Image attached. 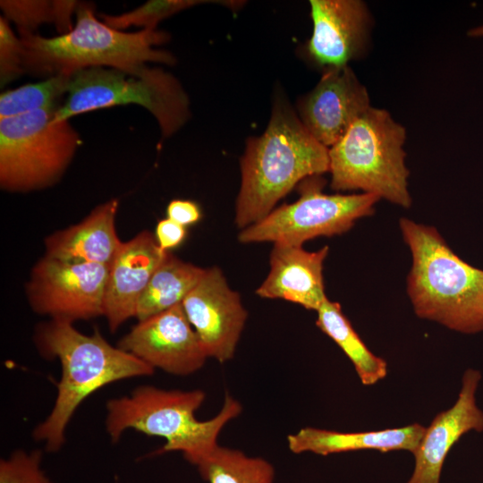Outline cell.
<instances>
[{
  "label": "cell",
  "mask_w": 483,
  "mask_h": 483,
  "mask_svg": "<svg viewBox=\"0 0 483 483\" xmlns=\"http://www.w3.org/2000/svg\"><path fill=\"white\" fill-rule=\"evenodd\" d=\"M326 172L328 148L309 132L286 98L276 96L267 129L248 139L241 158L237 227L262 220L298 183Z\"/></svg>",
  "instance_id": "cell-1"
},
{
  "label": "cell",
  "mask_w": 483,
  "mask_h": 483,
  "mask_svg": "<svg viewBox=\"0 0 483 483\" xmlns=\"http://www.w3.org/2000/svg\"><path fill=\"white\" fill-rule=\"evenodd\" d=\"M35 340L44 357L57 359L61 365L53 408L32 434L50 453L62 448L66 428L88 396L111 383L155 372L133 354L111 345L97 329L85 335L67 320L51 318L40 325Z\"/></svg>",
  "instance_id": "cell-2"
},
{
  "label": "cell",
  "mask_w": 483,
  "mask_h": 483,
  "mask_svg": "<svg viewBox=\"0 0 483 483\" xmlns=\"http://www.w3.org/2000/svg\"><path fill=\"white\" fill-rule=\"evenodd\" d=\"M412 266L407 292L416 315L464 334L483 330V270L461 259L432 226L400 220Z\"/></svg>",
  "instance_id": "cell-3"
},
{
  "label": "cell",
  "mask_w": 483,
  "mask_h": 483,
  "mask_svg": "<svg viewBox=\"0 0 483 483\" xmlns=\"http://www.w3.org/2000/svg\"><path fill=\"white\" fill-rule=\"evenodd\" d=\"M205 399L206 393L199 389L165 390L141 386L128 395L107 401L106 429L112 443L119 441L128 429L163 437L165 444L153 454L180 452L195 465L218 445L217 437L224 427L242 411V404L226 394L215 417L199 420L195 412Z\"/></svg>",
  "instance_id": "cell-4"
},
{
  "label": "cell",
  "mask_w": 483,
  "mask_h": 483,
  "mask_svg": "<svg viewBox=\"0 0 483 483\" xmlns=\"http://www.w3.org/2000/svg\"><path fill=\"white\" fill-rule=\"evenodd\" d=\"M95 8L80 4L76 21L67 33L52 38L30 34L21 37L24 48L25 72L51 77L95 66L133 72L146 63L175 64L174 56L155 48L169 40L157 30L123 32L99 21Z\"/></svg>",
  "instance_id": "cell-5"
},
{
  "label": "cell",
  "mask_w": 483,
  "mask_h": 483,
  "mask_svg": "<svg viewBox=\"0 0 483 483\" xmlns=\"http://www.w3.org/2000/svg\"><path fill=\"white\" fill-rule=\"evenodd\" d=\"M405 128L386 109L369 107L330 148L333 190L362 191L409 208Z\"/></svg>",
  "instance_id": "cell-6"
},
{
  "label": "cell",
  "mask_w": 483,
  "mask_h": 483,
  "mask_svg": "<svg viewBox=\"0 0 483 483\" xmlns=\"http://www.w3.org/2000/svg\"><path fill=\"white\" fill-rule=\"evenodd\" d=\"M131 104L152 114L163 138L177 132L190 118V100L180 81L161 68L144 65L133 72L103 66L75 72L55 120Z\"/></svg>",
  "instance_id": "cell-7"
},
{
  "label": "cell",
  "mask_w": 483,
  "mask_h": 483,
  "mask_svg": "<svg viewBox=\"0 0 483 483\" xmlns=\"http://www.w3.org/2000/svg\"><path fill=\"white\" fill-rule=\"evenodd\" d=\"M59 106L0 120V186L12 192L55 184L81 140L69 120H55Z\"/></svg>",
  "instance_id": "cell-8"
},
{
  "label": "cell",
  "mask_w": 483,
  "mask_h": 483,
  "mask_svg": "<svg viewBox=\"0 0 483 483\" xmlns=\"http://www.w3.org/2000/svg\"><path fill=\"white\" fill-rule=\"evenodd\" d=\"M300 183L296 201L275 208L262 220L242 229L239 242L302 246L316 237L342 234L358 219L370 216L380 199L363 192L326 194V182L321 175L308 177Z\"/></svg>",
  "instance_id": "cell-9"
},
{
  "label": "cell",
  "mask_w": 483,
  "mask_h": 483,
  "mask_svg": "<svg viewBox=\"0 0 483 483\" xmlns=\"http://www.w3.org/2000/svg\"><path fill=\"white\" fill-rule=\"evenodd\" d=\"M109 267L44 256L26 284L30 305L38 314L72 323L103 316Z\"/></svg>",
  "instance_id": "cell-10"
},
{
  "label": "cell",
  "mask_w": 483,
  "mask_h": 483,
  "mask_svg": "<svg viewBox=\"0 0 483 483\" xmlns=\"http://www.w3.org/2000/svg\"><path fill=\"white\" fill-rule=\"evenodd\" d=\"M182 307L208 358L221 363L233 359L248 312L222 270L206 268Z\"/></svg>",
  "instance_id": "cell-11"
},
{
  "label": "cell",
  "mask_w": 483,
  "mask_h": 483,
  "mask_svg": "<svg viewBox=\"0 0 483 483\" xmlns=\"http://www.w3.org/2000/svg\"><path fill=\"white\" fill-rule=\"evenodd\" d=\"M117 346L154 369L176 376L195 373L208 359L182 304L139 321Z\"/></svg>",
  "instance_id": "cell-12"
},
{
  "label": "cell",
  "mask_w": 483,
  "mask_h": 483,
  "mask_svg": "<svg viewBox=\"0 0 483 483\" xmlns=\"http://www.w3.org/2000/svg\"><path fill=\"white\" fill-rule=\"evenodd\" d=\"M312 35L306 55L324 70L348 66L367 53L373 17L360 0H310Z\"/></svg>",
  "instance_id": "cell-13"
},
{
  "label": "cell",
  "mask_w": 483,
  "mask_h": 483,
  "mask_svg": "<svg viewBox=\"0 0 483 483\" xmlns=\"http://www.w3.org/2000/svg\"><path fill=\"white\" fill-rule=\"evenodd\" d=\"M371 106L366 87L348 65L324 70L314 89L300 99L297 114L328 148Z\"/></svg>",
  "instance_id": "cell-14"
},
{
  "label": "cell",
  "mask_w": 483,
  "mask_h": 483,
  "mask_svg": "<svg viewBox=\"0 0 483 483\" xmlns=\"http://www.w3.org/2000/svg\"><path fill=\"white\" fill-rule=\"evenodd\" d=\"M169 252L159 248L148 230L123 242L109 267L104 299L103 316L111 332L136 317L141 294Z\"/></svg>",
  "instance_id": "cell-15"
},
{
  "label": "cell",
  "mask_w": 483,
  "mask_h": 483,
  "mask_svg": "<svg viewBox=\"0 0 483 483\" xmlns=\"http://www.w3.org/2000/svg\"><path fill=\"white\" fill-rule=\"evenodd\" d=\"M480 372L467 369L455 403L438 413L419 441L414 455V470L406 483H439L445 460L467 432L483 430V411L476 403Z\"/></svg>",
  "instance_id": "cell-16"
},
{
  "label": "cell",
  "mask_w": 483,
  "mask_h": 483,
  "mask_svg": "<svg viewBox=\"0 0 483 483\" xmlns=\"http://www.w3.org/2000/svg\"><path fill=\"white\" fill-rule=\"evenodd\" d=\"M328 251V246L307 251L302 246L275 243L268 275L257 288L256 294L265 299L284 300L317 311L327 298L323 264Z\"/></svg>",
  "instance_id": "cell-17"
},
{
  "label": "cell",
  "mask_w": 483,
  "mask_h": 483,
  "mask_svg": "<svg viewBox=\"0 0 483 483\" xmlns=\"http://www.w3.org/2000/svg\"><path fill=\"white\" fill-rule=\"evenodd\" d=\"M119 200L97 206L80 223L57 231L45 240V257L72 263L109 265L123 242L115 230Z\"/></svg>",
  "instance_id": "cell-18"
},
{
  "label": "cell",
  "mask_w": 483,
  "mask_h": 483,
  "mask_svg": "<svg viewBox=\"0 0 483 483\" xmlns=\"http://www.w3.org/2000/svg\"><path fill=\"white\" fill-rule=\"evenodd\" d=\"M426 428L419 423L402 428L365 432H338L306 427L287 436L289 450L293 453H313L329 455L338 453L376 450L390 452L407 450L413 453Z\"/></svg>",
  "instance_id": "cell-19"
},
{
  "label": "cell",
  "mask_w": 483,
  "mask_h": 483,
  "mask_svg": "<svg viewBox=\"0 0 483 483\" xmlns=\"http://www.w3.org/2000/svg\"><path fill=\"white\" fill-rule=\"evenodd\" d=\"M206 268L185 262L169 252L153 274L137 306L139 321L182 304Z\"/></svg>",
  "instance_id": "cell-20"
},
{
  "label": "cell",
  "mask_w": 483,
  "mask_h": 483,
  "mask_svg": "<svg viewBox=\"0 0 483 483\" xmlns=\"http://www.w3.org/2000/svg\"><path fill=\"white\" fill-rule=\"evenodd\" d=\"M317 313L318 327L343 351L364 386H372L386 377V361L369 350L338 302L326 298Z\"/></svg>",
  "instance_id": "cell-21"
},
{
  "label": "cell",
  "mask_w": 483,
  "mask_h": 483,
  "mask_svg": "<svg viewBox=\"0 0 483 483\" xmlns=\"http://www.w3.org/2000/svg\"><path fill=\"white\" fill-rule=\"evenodd\" d=\"M208 483H273L275 469L264 458L216 445L194 465Z\"/></svg>",
  "instance_id": "cell-22"
},
{
  "label": "cell",
  "mask_w": 483,
  "mask_h": 483,
  "mask_svg": "<svg viewBox=\"0 0 483 483\" xmlns=\"http://www.w3.org/2000/svg\"><path fill=\"white\" fill-rule=\"evenodd\" d=\"M80 4L71 0H2L0 7L4 18L15 23L20 36L33 31L46 22L54 23L61 34L72 30V16Z\"/></svg>",
  "instance_id": "cell-23"
},
{
  "label": "cell",
  "mask_w": 483,
  "mask_h": 483,
  "mask_svg": "<svg viewBox=\"0 0 483 483\" xmlns=\"http://www.w3.org/2000/svg\"><path fill=\"white\" fill-rule=\"evenodd\" d=\"M72 75L60 73L37 83L25 84L2 92L0 120L40 109L60 106L56 104L61 97L67 94Z\"/></svg>",
  "instance_id": "cell-24"
},
{
  "label": "cell",
  "mask_w": 483,
  "mask_h": 483,
  "mask_svg": "<svg viewBox=\"0 0 483 483\" xmlns=\"http://www.w3.org/2000/svg\"><path fill=\"white\" fill-rule=\"evenodd\" d=\"M210 3L200 0H150L131 11L118 14L101 13L103 21L114 30H123L131 26L141 30H157V25L163 20L192 6Z\"/></svg>",
  "instance_id": "cell-25"
},
{
  "label": "cell",
  "mask_w": 483,
  "mask_h": 483,
  "mask_svg": "<svg viewBox=\"0 0 483 483\" xmlns=\"http://www.w3.org/2000/svg\"><path fill=\"white\" fill-rule=\"evenodd\" d=\"M43 453L16 450L0 461V483H53L42 469Z\"/></svg>",
  "instance_id": "cell-26"
},
{
  "label": "cell",
  "mask_w": 483,
  "mask_h": 483,
  "mask_svg": "<svg viewBox=\"0 0 483 483\" xmlns=\"http://www.w3.org/2000/svg\"><path fill=\"white\" fill-rule=\"evenodd\" d=\"M25 72L23 44L10 27L9 21L0 17V85L1 88Z\"/></svg>",
  "instance_id": "cell-27"
},
{
  "label": "cell",
  "mask_w": 483,
  "mask_h": 483,
  "mask_svg": "<svg viewBox=\"0 0 483 483\" xmlns=\"http://www.w3.org/2000/svg\"><path fill=\"white\" fill-rule=\"evenodd\" d=\"M186 237V227L176 222L165 218L156 227L155 238L159 248L166 252L178 247Z\"/></svg>",
  "instance_id": "cell-28"
},
{
  "label": "cell",
  "mask_w": 483,
  "mask_h": 483,
  "mask_svg": "<svg viewBox=\"0 0 483 483\" xmlns=\"http://www.w3.org/2000/svg\"><path fill=\"white\" fill-rule=\"evenodd\" d=\"M167 218L186 227L199 221L201 210L199 205L189 199H173L166 207Z\"/></svg>",
  "instance_id": "cell-29"
},
{
  "label": "cell",
  "mask_w": 483,
  "mask_h": 483,
  "mask_svg": "<svg viewBox=\"0 0 483 483\" xmlns=\"http://www.w3.org/2000/svg\"><path fill=\"white\" fill-rule=\"evenodd\" d=\"M467 34L472 38L483 37V25L470 30Z\"/></svg>",
  "instance_id": "cell-30"
}]
</instances>
